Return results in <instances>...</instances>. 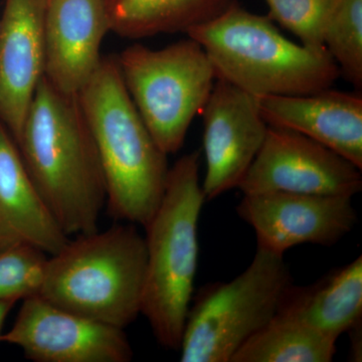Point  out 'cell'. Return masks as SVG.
Masks as SVG:
<instances>
[{"label":"cell","instance_id":"cell-20","mask_svg":"<svg viewBox=\"0 0 362 362\" xmlns=\"http://www.w3.org/2000/svg\"><path fill=\"white\" fill-rule=\"evenodd\" d=\"M49 255L32 245L0 246V301H20L37 296Z\"/></svg>","mask_w":362,"mask_h":362},{"label":"cell","instance_id":"cell-3","mask_svg":"<svg viewBox=\"0 0 362 362\" xmlns=\"http://www.w3.org/2000/svg\"><path fill=\"white\" fill-rule=\"evenodd\" d=\"M185 33L206 51L216 80L257 98L312 94L329 89L341 76L325 47L288 40L268 16L237 1Z\"/></svg>","mask_w":362,"mask_h":362},{"label":"cell","instance_id":"cell-10","mask_svg":"<svg viewBox=\"0 0 362 362\" xmlns=\"http://www.w3.org/2000/svg\"><path fill=\"white\" fill-rule=\"evenodd\" d=\"M237 213L254 228L258 247L281 256L300 245L334 246L354 230L357 221L349 195L244 194Z\"/></svg>","mask_w":362,"mask_h":362},{"label":"cell","instance_id":"cell-13","mask_svg":"<svg viewBox=\"0 0 362 362\" xmlns=\"http://www.w3.org/2000/svg\"><path fill=\"white\" fill-rule=\"evenodd\" d=\"M47 0H4L0 18V122L18 144L45 76Z\"/></svg>","mask_w":362,"mask_h":362},{"label":"cell","instance_id":"cell-6","mask_svg":"<svg viewBox=\"0 0 362 362\" xmlns=\"http://www.w3.org/2000/svg\"><path fill=\"white\" fill-rule=\"evenodd\" d=\"M291 284L284 256L257 247L239 276L204 286L194 298L178 349L180 361L230 362L235 351L275 317Z\"/></svg>","mask_w":362,"mask_h":362},{"label":"cell","instance_id":"cell-19","mask_svg":"<svg viewBox=\"0 0 362 362\" xmlns=\"http://www.w3.org/2000/svg\"><path fill=\"white\" fill-rule=\"evenodd\" d=\"M323 44L339 68L340 75L362 89V0H334Z\"/></svg>","mask_w":362,"mask_h":362},{"label":"cell","instance_id":"cell-2","mask_svg":"<svg viewBox=\"0 0 362 362\" xmlns=\"http://www.w3.org/2000/svg\"><path fill=\"white\" fill-rule=\"evenodd\" d=\"M78 97L101 162L109 214L117 220L146 226L165 189L168 154L159 148L135 108L117 57L102 58Z\"/></svg>","mask_w":362,"mask_h":362},{"label":"cell","instance_id":"cell-22","mask_svg":"<svg viewBox=\"0 0 362 362\" xmlns=\"http://www.w3.org/2000/svg\"><path fill=\"white\" fill-rule=\"evenodd\" d=\"M16 303V301H0V337H1L2 333H4L2 329H4L6 317Z\"/></svg>","mask_w":362,"mask_h":362},{"label":"cell","instance_id":"cell-4","mask_svg":"<svg viewBox=\"0 0 362 362\" xmlns=\"http://www.w3.org/2000/svg\"><path fill=\"white\" fill-rule=\"evenodd\" d=\"M199 151L169 168L160 204L144 226L146 272L141 314L162 346L178 351L199 265V221L206 202Z\"/></svg>","mask_w":362,"mask_h":362},{"label":"cell","instance_id":"cell-5","mask_svg":"<svg viewBox=\"0 0 362 362\" xmlns=\"http://www.w3.org/2000/svg\"><path fill=\"white\" fill-rule=\"evenodd\" d=\"M146 261L133 223L77 235L47 259L37 297L125 329L141 314Z\"/></svg>","mask_w":362,"mask_h":362},{"label":"cell","instance_id":"cell-15","mask_svg":"<svg viewBox=\"0 0 362 362\" xmlns=\"http://www.w3.org/2000/svg\"><path fill=\"white\" fill-rule=\"evenodd\" d=\"M69 240L33 183L13 135L0 122V246L23 243L52 256Z\"/></svg>","mask_w":362,"mask_h":362},{"label":"cell","instance_id":"cell-17","mask_svg":"<svg viewBox=\"0 0 362 362\" xmlns=\"http://www.w3.org/2000/svg\"><path fill=\"white\" fill-rule=\"evenodd\" d=\"M112 33L139 40L187 33L220 16L235 0H104Z\"/></svg>","mask_w":362,"mask_h":362},{"label":"cell","instance_id":"cell-8","mask_svg":"<svg viewBox=\"0 0 362 362\" xmlns=\"http://www.w3.org/2000/svg\"><path fill=\"white\" fill-rule=\"evenodd\" d=\"M243 194L264 192L349 195L362 188L361 170L306 136L269 125L265 140L239 185Z\"/></svg>","mask_w":362,"mask_h":362},{"label":"cell","instance_id":"cell-16","mask_svg":"<svg viewBox=\"0 0 362 362\" xmlns=\"http://www.w3.org/2000/svg\"><path fill=\"white\" fill-rule=\"evenodd\" d=\"M276 315L338 339L362 320V256L308 286L287 288Z\"/></svg>","mask_w":362,"mask_h":362},{"label":"cell","instance_id":"cell-12","mask_svg":"<svg viewBox=\"0 0 362 362\" xmlns=\"http://www.w3.org/2000/svg\"><path fill=\"white\" fill-rule=\"evenodd\" d=\"M110 21L104 0H47L45 76L59 92L78 96L101 64Z\"/></svg>","mask_w":362,"mask_h":362},{"label":"cell","instance_id":"cell-21","mask_svg":"<svg viewBox=\"0 0 362 362\" xmlns=\"http://www.w3.org/2000/svg\"><path fill=\"white\" fill-rule=\"evenodd\" d=\"M268 18L307 47L322 49L324 30L334 0H265Z\"/></svg>","mask_w":362,"mask_h":362},{"label":"cell","instance_id":"cell-14","mask_svg":"<svg viewBox=\"0 0 362 362\" xmlns=\"http://www.w3.org/2000/svg\"><path fill=\"white\" fill-rule=\"evenodd\" d=\"M268 125L300 133L362 169V98L325 89L306 95L259 98Z\"/></svg>","mask_w":362,"mask_h":362},{"label":"cell","instance_id":"cell-9","mask_svg":"<svg viewBox=\"0 0 362 362\" xmlns=\"http://www.w3.org/2000/svg\"><path fill=\"white\" fill-rule=\"evenodd\" d=\"M0 342L35 362H128L133 350L124 329L65 310L42 298L23 300Z\"/></svg>","mask_w":362,"mask_h":362},{"label":"cell","instance_id":"cell-1","mask_svg":"<svg viewBox=\"0 0 362 362\" xmlns=\"http://www.w3.org/2000/svg\"><path fill=\"white\" fill-rule=\"evenodd\" d=\"M21 158L68 237L96 232L106 185L78 96L40 81L20 140Z\"/></svg>","mask_w":362,"mask_h":362},{"label":"cell","instance_id":"cell-7","mask_svg":"<svg viewBox=\"0 0 362 362\" xmlns=\"http://www.w3.org/2000/svg\"><path fill=\"white\" fill-rule=\"evenodd\" d=\"M116 57L150 134L164 153H176L216 81L206 51L187 37L159 49L132 45Z\"/></svg>","mask_w":362,"mask_h":362},{"label":"cell","instance_id":"cell-18","mask_svg":"<svg viewBox=\"0 0 362 362\" xmlns=\"http://www.w3.org/2000/svg\"><path fill=\"white\" fill-rule=\"evenodd\" d=\"M337 341L306 324L275 315L235 351L230 362H330Z\"/></svg>","mask_w":362,"mask_h":362},{"label":"cell","instance_id":"cell-11","mask_svg":"<svg viewBox=\"0 0 362 362\" xmlns=\"http://www.w3.org/2000/svg\"><path fill=\"white\" fill-rule=\"evenodd\" d=\"M201 115L206 171L202 187L213 201L239 187L265 140L268 123L259 98L216 80Z\"/></svg>","mask_w":362,"mask_h":362}]
</instances>
